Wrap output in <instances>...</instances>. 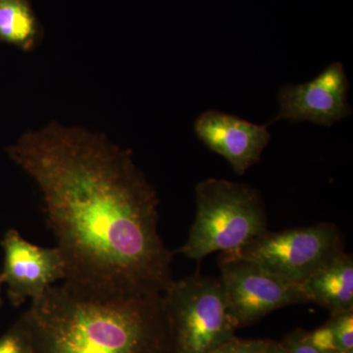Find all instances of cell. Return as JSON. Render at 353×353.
Here are the masks:
<instances>
[{"instance_id":"cell-1","label":"cell","mask_w":353,"mask_h":353,"mask_svg":"<svg viewBox=\"0 0 353 353\" xmlns=\"http://www.w3.org/2000/svg\"><path fill=\"white\" fill-rule=\"evenodd\" d=\"M38 185L65 262L64 283L108 294H162L173 253L158 233L157 194L128 150L50 124L7 148Z\"/></svg>"},{"instance_id":"cell-2","label":"cell","mask_w":353,"mask_h":353,"mask_svg":"<svg viewBox=\"0 0 353 353\" xmlns=\"http://www.w3.org/2000/svg\"><path fill=\"white\" fill-rule=\"evenodd\" d=\"M18 321L36 353H172L162 294H108L54 285Z\"/></svg>"},{"instance_id":"cell-3","label":"cell","mask_w":353,"mask_h":353,"mask_svg":"<svg viewBox=\"0 0 353 353\" xmlns=\"http://www.w3.org/2000/svg\"><path fill=\"white\" fill-rule=\"evenodd\" d=\"M196 196V219L176 252L188 259L236 252L269 231L263 201L250 185L209 178L197 183Z\"/></svg>"},{"instance_id":"cell-4","label":"cell","mask_w":353,"mask_h":353,"mask_svg":"<svg viewBox=\"0 0 353 353\" xmlns=\"http://www.w3.org/2000/svg\"><path fill=\"white\" fill-rule=\"evenodd\" d=\"M162 296L170 321L172 353H208L234 338L238 328L220 278L196 273L173 281Z\"/></svg>"},{"instance_id":"cell-5","label":"cell","mask_w":353,"mask_h":353,"mask_svg":"<svg viewBox=\"0 0 353 353\" xmlns=\"http://www.w3.org/2000/svg\"><path fill=\"white\" fill-rule=\"evenodd\" d=\"M343 252V239L333 223L268 231L236 252L221 253L259 265L276 277L303 285L318 268Z\"/></svg>"},{"instance_id":"cell-6","label":"cell","mask_w":353,"mask_h":353,"mask_svg":"<svg viewBox=\"0 0 353 353\" xmlns=\"http://www.w3.org/2000/svg\"><path fill=\"white\" fill-rule=\"evenodd\" d=\"M221 281L236 328L277 310L309 303L303 285L285 282L248 260L220 254Z\"/></svg>"},{"instance_id":"cell-7","label":"cell","mask_w":353,"mask_h":353,"mask_svg":"<svg viewBox=\"0 0 353 353\" xmlns=\"http://www.w3.org/2000/svg\"><path fill=\"white\" fill-rule=\"evenodd\" d=\"M345 67L333 62L310 82L280 88L276 121L311 122L331 127L352 115Z\"/></svg>"},{"instance_id":"cell-8","label":"cell","mask_w":353,"mask_h":353,"mask_svg":"<svg viewBox=\"0 0 353 353\" xmlns=\"http://www.w3.org/2000/svg\"><path fill=\"white\" fill-rule=\"evenodd\" d=\"M0 243L4 254L2 277L14 306L41 296L58 281L65 280V262L57 246L34 245L14 229L4 234Z\"/></svg>"},{"instance_id":"cell-9","label":"cell","mask_w":353,"mask_h":353,"mask_svg":"<svg viewBox=\"0 0 353 353\" xmlns=\"http://www.w3.org/2000/svg\"><path fill=\"white\" fill-rule=\"evenodd\" d=\"M194 129L199 141L225 158L236 175H243L256 164L271 141L267 125L216 110L201 113Z\"/></svg>"},{"instance_id":"cell-10","label":"cell","mask_w":353,"mask_h":353,"mask_svg":"<svg viewBox=\"0 0 353 353\" xmlns=\"http://www.w3.org/2000/svg\"><path fill=\"white\" fill-rule=\"evenodd\" d=\"M309 301L332 315L353 311V259L345 252L323 264L303 283Z\"/></svg>"},{"instance_id":"cell-11","label":"cell","mask_w":353,"mask_h":353,"mask_svg":"<svg viewBox=\"0 0 353 353\" xmlns=\"http://www.w3.org/2000/svg\"><path fill=\"white\" fill-rule=\"evenodd\" d=\"M41 38V28L29 0H0V43L31 51Z\"/></svg>"},{"instance_id":"cell-12","label":"cell","mask_w":353,"mask_h":353,"mask_svg":"<svg viewBox=\"0 0 353 353\" xmlns=\"http://www.w3.org/2000/svg\"><path fill=\"white\" fill-rule=\"evenodd\" d=\"M328 322L333 329L339 353H353V311L332 315Z\"/></svg>"},{"instance_id":"cell-13","label":"cell","mask_w":353,"mask_h":353,"mask_svg":"<svg viewBox=\"0 0 353 353\" xmlns=\"http://www.w3.org/2000/svg\"><path fill=\"white\" fill-rule=\"evenodd\" d=\"M0 353H36L27 332L18 320L0 336Z\"/></svg>"},{"instance_id":"cell-14","label":"cell","mask_w":353,"mask_h":353,"mask_svg":"<svg viewBox=\"0 0 353 353\" xmlns=\"http://www.w3.org/2000/svg\"><path fill=\"white\" fill-rule=\"evenodd\" d=\"M271 343L270 340H241L234 336L208 353H265Z\"/></svg>"},{"instance_id":"cell-15","label":"cell","mask_w":353,"mask_h":353,"mask_svg":"<svg viewBox=\"0 0 353 353\" xmlns=\"http://www.w3.org/2000/svg\"><path fill=\"white\" fill-rule=\"evenodd\" d=\"M285 353H321L316 350L307 338V332L297 330L289 334L282 343Z\"/></svg>"},{"instance_id":"cell-16","label":"cell","mask_w":353,"mask_h":353,"mask_svg":"<svg viewBox=\"0 0 353 353\" xmlns=\"http://www.w3.org/2000/svg\"><path fill=\"white\" fill-rule=\"evenodd\" d=\"M265 353H285V352L282 343L272 341L270 347H268V350H267Z\"/></svg>"},{"instance_id":"cell-17","label":"cell","mask_w":353,"mask_h":353,"mask_svg":"<svg viewBox=\"0 0 353 353\" xmlns=\"http://www.w3.org/2000/svg\"><path fill=\"white\" fill-rule=\"evenodd\" d=\"M4 284L3 277H2L1 269H0V306L2 304V299H1V292H2V285Z\"/></svg>"}]
</instances>
